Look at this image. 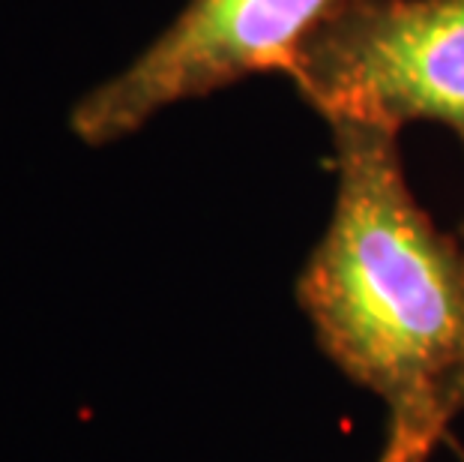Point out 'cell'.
I'll list each match as a JSON object with an SVG mask.
<instances>
[{"label": "cell", "instance_id": "obj_1", "mask_svg": "<svg viewBox=\"0 0 464 462\" xmlns=\"http://www.w3.org/2000/svg\"><path fill=\"white\" fill-rule=\"evenodd\" d=\"M335 199L297 280L314 339L374 393L390 436L434 450L464 411V250L411 192L399 130L330 117Z\"/></svg>", "mask_w": 464, "mask_h": 462}, {"label": "cell", "instance_id": "obj_2", "mask_svg": "<svg viewBox=\"0 0 464 462\" xmlns=\"http://www.w3.org/2000/svg\"><path fill=\"white\" fill-rule=\"evenodd\" d=\"M288 82L324 121L438 123L464 144V0H344Z\"/></svg>", "mask_w": 464, "mask_h": 462}, {"label": "cell", "instance_id": "obj_3", "mask_svg": "<svg viewBox=\"0 0 464 462\" xmlns=\"http://www.w3.org/2000/svg\"><path fill=\"white\" fill-rule=\"evenodd\" d=\"M344 0H186L135 61L72 112L87 144H111L171 105L252 75H285Z\"/></svg>", "mask_w": 464, "mask_h": 462}, {"label": "cell", "instance_id": "obj_4", "mask_svg": "<svg viewBox=\"0 0 464 462\" xmlns=\"http://www.w3.org/2000/svg\"><path fill=\"white\" fill-rule=\"evenodd\" d=\"M429 450H422L411 441H404L399 436H390L387 432V445H383L378 462H429Z\"/></svg>", "mask_w": 464, "mask_h": 462}, {"label": "cell", "instance_id": "obj_5", "mask_svg": "<svg viewBox=\"0 0 464 462\" xmlns=\"http://www.w3.org/2000/svg\"><path fill=\"white\" fill-rule=\"evenodd\" d=\"M459 241H461V250H464V222H461V229H459Z\"/></svg>", "mask_w": 464, "mask_h": 462}]
</instances>
